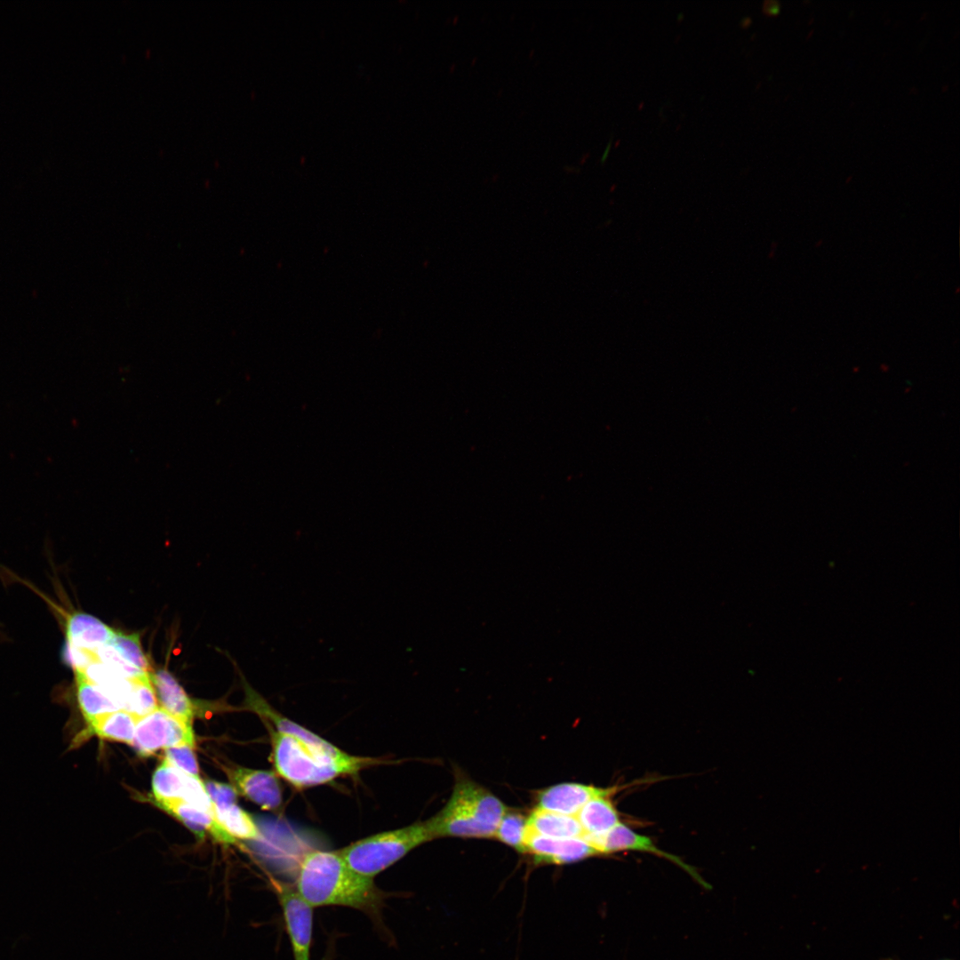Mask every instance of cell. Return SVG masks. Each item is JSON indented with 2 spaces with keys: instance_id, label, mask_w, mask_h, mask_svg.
Instances as JSON below:
<instances>
[{
  "instance_id": "cell-1",
  "label": "cell",
  "mask_w": 960,
  "mask_h": 960,
  "mask_svg": "<svg viewBox=\"0 0 960 960\" xmlns=\"http://www.w3.org/2000/svg\"><path fill=\"white\" fill-rule=\"evenodd\" d=\"M295 888L314 908L348 907L376 919L386 898L373 879L352 870L339 851L314 850L304 854L299 864Z\"/></svg>"
},
{
  "instance_id": "cell-2",
  "label": "cell",
  "mask_w": 960,
  "mask_h": 960,
  "mask_svg": "<svg viewBox=\"0 0 960 960\" xmlns=\"http://www.w3.org/2000/svg\"><path fill=\"white\" fill-rule=\"evenodd\" d=\"M507 807L491 791L462 774L450 799L433 818L425 821L431 838L493 837Z\"/></svg>"
},
{
  "instance_id": "cell-3",
  "label": "cell",
  "mask_w": 960,
  "mask_h": 960,
  "mask_svg": "<svg viewBox=\"0 0 960 960\" xmlns=\"http://www.w3.org/2000/svg\"><path fill=\"white\" fill-rule=\"evenodd\" d=\"M272 732V759L276 774L296 788L328 783L378 763L374 758L352 755L340 760L322 759L292 736Z\"/></svg>"
},
{
  "instance_id": "cell-4",
  "label": "cell",
  "mask_w": 960,
  "mask_h": 960,
  "mask_svg": "<svg viewBox=\"0 0 960 960\" xmlns=\"http://www.w3.org/2000/svg\"><path fill=\"white\" fill-rule=\"evenodd\" d=\"M432 840L426 822L378 833L358 840L339 852L356 873L372 878L417 846Z\"/></svg>"
},
{
  "instance_id": "cell-5",
  "label": "cell",
  "mask_w": 960,
  "mask_h": 960,
  "mask_svg": "<svg viewBox=\"0 0 960 960\" xmlns=\"http://www.w3.org/2000/svg\"><path fill=\"white\" fill-rule=\"evenodd\" d=\"M194 743L191 724L158 706L147 716L138 719L132 746L140 755L149 756L163 748Z\"/></svg>"
},
{
  "instance_id": "cell-6",
  "label": "cell",
  "mask_w": 960,
  "mask_h": 960,
  "mask_svg": "<svg viewBox=\"0 0 960 960\" xmlns=\"http://www.w3.org/2000/svg\"><path fill=\"white\" fill-rule=\"evenodd\" d=\"M271 884L282 908L294 960H310L314 908L295 886L276 879Z\"/></svg>"
},
{
  "instance_id": "cell-7",
  "label": "cell",
  "mask_w": 960,
  "mask_h": 960,
  "mask_svg": "<svg viewBox=\"0 0 960 960\" xmlns=\"http://www.w3.org/2000/svg\"><path fill=\"white\" fill-rule=\"evenodd\" d=\"M152 789L157 804L180 799L214 815L212 802L199 777L180 771L165 759L153 774Z\"/></svg>"
},
{
  "instance_id": "cell-8",
  "label": "cell",
  "mask_w": 960,
  "mask_h": 960,
  "mask_svg": "<svg viewBox=\"0 0 960 960\" xmlns=\"http://www.w3.org/2000/svg\"><path fill=\"white\" fill-rule=\"evenodd\" d=\"M599 854L613 853L621 851L648 852L677 865L687 872L695 881L705 888L710 885L699 875L696 869L685 863L679 857L665 852L656 846L646 836L634 831L628 826L620 822L608 832L599 836H583Z\"/></svg>"
},
{
  "instance_id": "cell-9",
  "label": "cell",
  "mask_w": 960,
  "mask_h": 960,
  "mask_svg": "<svg viewBox=\"0 0 960 960\" xmlns=\"http://www.w3.org/2000/svg\"><path fill=\"white\" fill-rule=\"evenodd\" d=\"M245 690L249 707L261 716L268 719L274 724L276 732L292 736L303 743L312 754L322 759L340 760L350 756L315 732L277 712L248 684H246Z\"/></svg>"
},
{
  "instance_id": "cell-10",
  "label": "cell",
  "mask_w": 960,
  "mask_h": 960,
  "mask_svg": "<svg viewBox=\"0 0 960 960\" xmlns=\"http://www.w3.org/2000/svg\"><path fill=\"white\" fill-rule=\"evenodd\" d=\"M524 845V852L538 863L568 864L599 854L582 836L552 838L535 834L527 827Z\"/></svg>"
},
{
  "instance_id": "cell-11",
  "label": "cell",
  "mask_w": 960,
  "mask_h": 960,
  "mask_svg": "<svg viewBox=\"0 0 960 960\" xmlns=\"http://www.w3.org/2000/svg\"><path fill=\"white\" fill-rule=\"evenodd\" d=\"M619 787L597 788L581 783H560L539 792L537 808L561 814L576 816L590 799L598 796H612Z\"/></svg>"
},
{
  "instance_id": "cell-12",
  "label": "cell",
  "mask_w": 960,
  "mask_h": 960,
  "mask_svg": "<svg viewBox=\"0 0 960 960\" xmlns=\"http://www.w3.org/2000/svg\"><path fill=\"white\" fill-rule=\"evenodd\" d=\"M234 788L264 810H276L282 804V788L276 773L244 767L231 769Z\"/></svg>"
},
{
  "instance_id": "cell-13",
  "label": "cell",
  "mask_w": 960,
  "mask_h": 960,
  "mask_svg": "<svg viewBox=\"0 0 960 960\" xmlns=\"http://www.w3.org/2000/svg\"><path fill=\"white\" fill-rule=\"evenodd\" d=\"M116 631L98 618L82 612L65 618V644L96 651L108 644Z\"/></svg>"
},
{
  "instance_id": "cell-14",
  "label": "cell",
  "mask_w": 960,
  "mask_h": 960,
  "mask_svg": "<svg viewBox=\"0 0 960 960\" xmlns=\"http://www.w3.org/2000/svg\"><path fill=\"white\" fill-rule=\"evenodd\" d=\"M157 701L162 708L177 718L190 724L194 716V704L174 676L166 669L150 673Z\"/></svg>"
},
{
  "instance_id": "cell-15",
  "label": "cell",
  "mask_w": 960,
  "mask_h": 960,
  "mask_svg": "<svg viewBox=\"0 0 960 960\" xmlns=\"http://www.w3.org/2000/svg\"><path fill=\"white\" fill-rule=\"evenodd\" d=\"M157 804L177 817L185 823L186 826L197 834H202L204 830H206L220 842L232 844L236 841L235 838L216 821L211 813L195 807L183 800H170Z\"/></svg>"
},
{
  "instance_id": "cell-16",
  "label": "cell",
  "mask_w": 960,
  "mask_h": 960,
  "mask_svg": "<svg viewBox=\"0 0 960 960\" xmlns=\"http://www.w3.org/2000/svg\"><path fill=\"white\" fill-rule=\"evenodd\" d=\"M611 796H596L585 804L577 813L576 818L582 828L583 836L605 834L620 822V814Z\"/></svg>"
},
{
  "instance_id": "cell-17",
  "label": "cell",
  "mask_w": 960,
  "mask_h": 960,
  "mask_svg": "<svg viewBox=\"0 0 960 960\" xmlns=\"http://www.w3.org/2000/svg\"><path fill=\"white\" fill-rule=\"evenodd\" d=\"M527 828L538 835L552 838H573L583 836L576 816L561 814L536 808L527 817Z\"/></svg>"
},
{
  "instance_id": "cell-18",
  "label": "cell",
  "mask_w": 960,
  "mask_h": 960,
  "mask_svg": "<svg viewBox=\"0 0 960 960\" xmlns=\"http://www.w3.org/2000/svg\"><path fill=\"white\" fill-rule=\"evenodd\" d=\"M78 708L88 728L103 716L120 709L100 687L81 675H75Z\"/></svg>"
},
{
  "instance_id": "cell-19",
  "label": "cell",
  "mask_w": 960,
  "mask_h": 960,
  "mask_svg": "<svg viewBox=\"0 0 960 960\" xmlns=\"http://www.w3.org/2000/svg\"><path fill=\"white\" fill-rule=\"evenodd\" d=\"M138 719L124 709L108 713L96 722L88 730L101 739L112 740L132 744Z\"/></svg>"
},
{
  "instance_id": "cell-20",
  "label": "cell",
  "mask_w": 960,
  "mask_h": 960,
  "mask_svg": "<svg viewBox=\"0 0 960 960\" xmlns=\"http://www.w3.org/2000/svg\"><path fill=\"white\" fill-rule=\"evenodd\" d=\"M214 810L216 821L235 839H258L260 831L251 816L236 804Z\"/></svg>"
},
{
  "instance_id": "cell-21",
  "label": "cell",
  "mask_w": 960,
  "mask_h": 960,
  "mask_svg": "<svg viewBox=\"0 0 960 960\" xmlns=\"http://www.w3.org/2000/svg\"><path fill=\"white\" fill-rule=\"evenodd\" d=\"M156 708H158V701L150 680V673L132 679V688L124 709L140 719Z\"/></svg>"
},
{
  "instance_id": "cell-22",
  "label": "cell",
  "mask_w": 960,
  "mask_h": 960,
  "mask_svg": "<svg viewBox=\"0 0 960 960\" xmlns=\"http://www.w3.org/2000/svg\"><path fill=\"white\" fill-rule=\"evenodd\" d=\"M526 827L527 818L523 813L507 809L493 837L524 853Z\"/></svg>"
},
{
  "instance_id": "cell-23",
  "label": "cell",
  "mask_w": 960,
  "mask_h": 960,
  "mask_svg": "<svg viewBox=\"0 0 960 960\" xmlns=\"http://www.w3.org/2000/svg\"><path fill=\"white\" fill-rule=\"evenodd\" d=\"M109 644L129 664L142 672L149 673L148 660L142 650L138 634L116 632Z\"/></svg>"
},
{
  "instance_id": "cell-24",
  "label": "cell",
  "mask_w": 960,
  "mask_h": 960,
  "mask_svg": "<svg viewBox=\"0 0 960 960\" xmlns=\"http://www.w3.org/2000/svg\"><path fill=\"white\" fill-rule=\"evenodd\" d=\"M97 659L126 679H135L149 673L142 672L124 660L108 643L95 651Z\"/></svg>"
},
{
  "instance_id": "cell-25",
  "label": "cell",
  "mask_w": 960,
  "mask_h": 960,
  "mask_svg": "<svg viewBox=\"0 0 960 960\" xmlns=\"http://www.w3.org/2000/svg\"><path fill=\"white\" fill-rule=\"evenodd\" d=\"M164 759L180 771L199 777L194 745L181 744L168 748L165 749Z\"/></svg>"
},
{
  "instance_id": "cell-26",
  "label": "cell",
  "mask_w": 960,
  "mask_h": 960,
  "mask_svg": "<svg viewBox=\"0 0 960 960\" xmlns=\"http://www.w3.org/2000/svg\"><path fill=\"white\" fill-rule=\"evenodd\" d=\"M204 786L212 802L213 809L236 804V792L234 787L216 781L207 782Z\"/></svg>"
},
{
  "instance_id": "cell-27",
  "label": "cell",
  "mask_w": 960,
  "mask_h": 960,
  "mask_svg": "<svg viewBox=\"0 0 960 960\" xmlns=\"http://www.w3.org/2000/svg\"><path fill=\"white\" fill-rule=\"evenodd\" d=\"M763 10L768 15H777L780 11V3L777 0H766L763 4Z\"/></svg>"
},
{
  "instance_id": "cell-28",
  "label": "cell",
  "mask_w": 960,
  "mask_h": 960,
  "mask_svg": "<svg viewBox=\"0 0 960 960\" xmlns=\"http://www.w3.org/2000/svg\"><path fill=\"white\" fill-rule=\"evenodd\" d=\"M750 23H751V19L749 17H748V16L742 18L741 20H740V25L743 26V27H748Z\"/></svg>"
},
{
  "instance_id": "cell-29",
  "label": "cell",
  "mask_w": 960,
  "mask_h": 960,
  "mask_svg": "<svg viewBox=\"0 0 960 960\" xmlns=\"http://www.w3.org/2000/svg\"><path fill=\"white\" fill-rule=\"evenodd\" d=\"M610 146H611V143H609L608 146L606 147L605 152L604 153V155L602 156V161H604L606 158L607 153H608V151L610 149Z\"/></svg>"
}]
</instances>
